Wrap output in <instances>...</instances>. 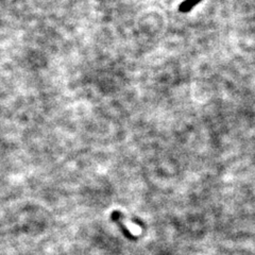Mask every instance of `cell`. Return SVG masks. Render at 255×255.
I'll return each instance as SVG.
<instances>
[{"label":"cell","mask_w":255,"mask_h":255,"mask_svg":"<svg viewBox=\"0 0 255 255\" xmlns=\"http://www.w3.org/2000/svg\"><path fill=\"white\" fill-rule=\"evenodd\" d=\"M202 1V0H184L180 6H179V11L182 13H187L189 11H191L194 6H196L197 4H199Z\"/></svg>","instance_id":"1"}]
</instances>
